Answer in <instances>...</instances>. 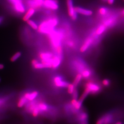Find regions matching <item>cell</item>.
I'll return each instance as SVG.
<instances>
[{
  "mask_svg": "<svg viewBox=\"0 0 124 124\" xmlns=\"http://www.w3.org/2000/svg\"><path fill=\"white\" fill-rule=\"evenodd\" d=\"M58 23L55 17H51L45 20L38 26V31L41 34H49L53 31Z\"/></svg>",
  "mask_w": 124,
  "mask_h": 124,
  "instance_id": "cell-1",
  "label": "cell"
},
{
  "mask_svg": "<svg viewBox=\"0 0 124 124\" xmlns=\"http://www.w3.org/2000/svg\"><path fill=\"white\" fill-rule=\"evenodd\" d=\"M52 46L54 48L58 55L61 57L62 53L61 42L62 35L60 31L54 30L48 34Z\"/></svg>",
  "mask_w": 124,
  "mask_h": 124,
  "instance_id": "cell-2",
  "label": "cell"
},
{
  "mask_svg": "<svg viewBox=\"0 0 124 124\" xmlns=\"http://www.w3.org/2000/svg\"><path fill=\"white\" fill-rule=\"evenodd\" d=\"M100 90L101 87L97 83L91 81L87 82L85 84L84 92L79 99L83 101L89 94H98Z\"/></svg>",
  "mask_w": 124,
  "mask_h": 124,
  "instance_id": "cell-3",
  "label": "cell"
},
{
  "mask_svg": "<svg viewBox=\"0 0 124 124\" xmlns=\"http://www.w3.org/2000/svg\"><path fill=\"white\" fill-rule=\"evenodd\" d=\"M12 5L13 9L17 13H23L25 12V8L22 0H8Z\"/></svg>",
  "mask_w": 124,
  "mask_h": 124,
  "instance_id": "cell-4",
  "label": "cell"
},
{
  "mask_svg": "<svg viewBox=\"0 0 124 124\" xmlns=\"http://www.w3.org/2000/svg\"><path fill=\"white\" fill-rule=\"evenodd\" d=\"M114 115L111 113H108L99 118L96 124H111L114 120Z\"/></svg>",
  "mask_w": 124,
  "mask_h": 124,
  "instance_id": "cell-5",
  "label": "cell"
},
{
  "mask_svg": "<svg viewBox=\"0 0 124 124\" xmlns=\"http://www.w3.org/2000/svg\"><path fill=\"white\" fill-rule=\"evenodd\" d=\"M42 6L52 11L57 10L59 8L58 3L56 0H44Z\"/></svg>",
  "mask_w": 124,
  "mask_h": 124,
  "instance_id": "cell-6",
  "label": "cell"
},
{
  "mask_svg": "<svg viewBox=\"0 0 124 124\" xmlns=\"http://www.w3.org/2000/svg\"><path fill=\"white\" fill-rule=\"evenodd\" d=\"M67 6L69 16L72 20H75L77 19V13L75 11L72 0H67Z\"/></svg>",
  "mask_w": 124,
  "mask_h": 124,
  "instance_id": "cell-7",
  "label": "cell"
},
{
  "mask_svg": "<svg viewBox=\"0 0 124 124\" xmlns=\"http://www.w3.org/2000/svg\"><path fill=\"white\" fill-rule=\"evenodd\" d=\"M53 82L54 86L57 88H67L69 83L63 80L62 78L60 76H56L53 79Z\"/></svg>",
  "mask_w": 124,
  "mask_h": 124,
  "instance_id": "cell-8",
  "label": "cell"
},
{
  "mask_svg": "<svg viewBox=\"0 0 124 124\" xmlns=\"http://www.w3.org/2000/svg\"><path fill=\"white\" fill-rule=\"evenodd\" d=\"M94 41V38L91 37H90L86 39L83 45L80 48V51L81 52H84L89 48L91 45Z\"/></svg>",
  "mask_w": 124,
  "mask_h": 124,
  "instance_id": "cell-9",
  "label": "cell"
},
{
  "mask_svg": "<svg viewBox=\"0 0 124 124\" xmlns=\"http://www.w3.org/2000/svg\"><path fill=\"white\" fill-rule=\"evenodd\" d=\"M88 114L85 112H79L77 115V120L79 124L81 123L88 122Z\"/></svg>",
  "mask_w": 124,
  "mask_h": 124,
  "instance_id": "cell-10",
  "label": "cell"
},
{
  "mask_svg": "<svg viewBox=\"0 0 124 124\" xmlns=\"http://www.w3.org/2000/svg\"><path fill=\"white\" fill-rule=\"evenodd\" d=\"M74 9L77 13H79L84 15L90 16L93 14L92 11L90 10L86 9L81 7H74Z\"/></svg>",
  "mask_w": 124,
  "mask_h": 124,
  "instance_id": "cell-11",
  "label": "cell"
},
{
  "mask_svg": "<svg viewBox=\"0 0 124 124\" xmlns=\"http://www.w3.org/2000/svg\"><path fill=\"white\" fill-rule=\"evenodd\" d=\"M44 0H30L28 2V4L30 8H38L42 7Z\"/></svg>",
  "mask_w": 124,
  "mask_h": 124,
  "instance_id": "cell-12",
  "label": "cell"
},
{
  "mask_svg": "<svg viewBox=\"0 0 124 124\" xmlns=\"http://www.w3.org/2000/svg\"><path fill=\"white\" fill-rule=\"evenodd\" d=\"M61 63V57L57 55L53 56L52 58V68L56 69L60 65Z\"/></svg>",
  "mask_w": 124,
  "mask_h": 124,
  "instance_id": "cell-13",
  "label": "cell"
},
{
  "mask_svg": "<svg viewBox=\"0 0 124 124\" xmlns=\"http://www.w3.org/2000/svg\"><path fill=\"white\" fill-rule=\"evenodd\" d=\"M83 101L80 100H78V99H72L71 102V105L76 110L79 111L82 106Z\"/></svg>",
  "mask_w": 124,
  "mask_h": 124,
  "instance_id": "cell-14",
  "label": "cell"
},
{
  "mask_svg": "<svg viewBox=\"0 0 124 124\" xmlns=\"http://www.w3.org/2000/svg\"><path fill=\"white\" fill-rule=\"evenodd\" d=\"M35 8H30L24 16L23 20L24 21L26 22L27 21L30 19V18L31 17H32L33 15L35 14Z\"/></svg>",
  "mask_w": 124,
  "mask_h": 124,
  "instance_id": "cell-15",
  "label": "cell"
},
{
  "mask_svg": "<svg viewBox=\"0 0 124 124\" xmlns=\"http://www.w3.org/2000/svg\"><path fill=\"white\" fill-rule=\"evenodd\" d=\"M31 64L34 69H41L45 68L44 66L41 62L40 63L37 59H33L31 62Z\"/></svg>",
  "mask_w": 124,
  "mask_h": 124,
  "instance_id": "cell-16",
  "label": "cell"
},
{
  "mask_svg": "<svg viewBox=\"0 0 124 124\" xmlns=\"http://www.w3.org/2000/svg\"><path fill=\"white\" fill-rule=\"evenodd\" d=\"M37 106L41 113L47 112L49 109V106L44 102H41L39 104L37 103Z\"/></svg>",
  "mask_w": 124,
  "mask_h": 124,
  "instance_id": "cell-17",
  "label": "cell"
},
{
  "mask_svg": "<svg viewBox=\"0 0 124 124\" xmlns=\"http://www.w3.org/2000/svg\"><path fill=\"white\" fill-rule=\"evenodd\" d=\"M53 57V54L50 52H43L39 54L40 58H41V60L50 58Z\"/></svg>",
  "mask_w": 124,
  "mask_h": 124,
  "instance_id": "cell-18",
  "label": "cell"
},
{
  "mask_svg": "<svg viewBox=\"0 0 124 124\" xmlns=\"http://www.w3.org/2000/svg\"><path fill=\"white\" fill-rule=\"evenodd\" d=\"M28 102V100L23 95L19 98V100L18 103H17L18 107L19 108L23 107L27 104Z\"/></svg>",
  "mask_w": 124,
  "mask_h": 124,
  "instance_id": "cell-19",
  "label": "cell"
},
{
  "mask_svg": "<svg viewBox=\"0 0 124 124\" xmlns=\"http://www.w3.org/2000/svg\"><path fill=\"white\" fill-rule=\"evenodd\" d=\"M106 27L104 24H102L99 25L96 31V35H100L103 34L106 30Z\"/></svg>",
  "mask_w": 124,
  "mask_h": 124,
  "instance_id": "cell-20",
  "label": "cell"
},
{
  "mask_svg": "<svg viewBox=\"0 0 124 124\" xmlns=\"http://www.w3.org/2000/svg\"><path fill=\"white\" fill-rule=\"evenodd\" d=\"M38 92L36 91L30 92L28 100L30 102L33 101V100H35V99H36V98L38 96Z\"/></svg>",
  "mask_w": 124,
  "mask_h": 124,
  "instance_id": "cell-21",
  "label": "cell"
},
{
  "mask_svg": "<svg viewBox=\"0 0 124 124\" xmlns=\"http://www.w3.org/2000/svg\"><path fill=\"white\" fill-rule=\"evenodd\" d=\"M82 76L81 73H78L76 75V77L75 78L74 81L73 82V84L75 86V87H76L77 86L79 82H80L81 80L82 79Z\"/></svg>",
  "mask_w": 124,
  "mask_h": 124,
  "instance_id": "cell-22",
  "label": "cell"
},
{
  "mask_svg": "<svg viewBox=\"0 0 124 124\" xmlns=\"http://www.w3.org/2000/svg\"><path fill=\"white\" fill-rule=\"evenodd\" d=\"M81 75L82 76V77L84 78H89L91 75V72L90 70L88 69H85L82 71Z\"/></svg>",
  "mask_w": 124,
  "mask_h": 124,
  "instance_id": "cell-23",
  "label": "cell"
},
{
  "mask_svg": "<svg viewBox=\"0 0 124 124\" xmlns=\"http://www.w3.org/2000/svg\"><path fill=\"white\" fill-rule=\"evenodd\" d=\"M31 113L32 114L33 116L34 117H36L38 116L41 113V111L39 109L38 106H37V103L35 107L33 109L31 112Z\"/></svg>",
  "mask_w": 124,
  "mask_h": 124,
  "instance_id": "cell-24",
  "label": "cell"
},
{
  "mask_svg": "<svg viewBox=\"0 0 124 124\" xmlns=\"http://www.w3.org/2000/svg\"><path fill=\"white\" fill-rule=\"evenodd\" d=\"M27 24L30 26L31 28H32L33 29H35V30H37L38 28V25H37V24L34 21L31 20V19H29L28 20L26 21Z\"/></svg>",
  "mask_w": 124,
  "mask_h": 124,
  "instance_id": "cell-25",
  "label": "cell"
},
{
  "mask_svg": "<svg viewBox=\"0 0 124 124\" xmlns=\"http://www.w3.org/2000/svg\"><path fill=\"white\" fill-rule=\"evenodd\" d=\"M75 86L73 85V83H70L67 86V92L70 94H72L73 93V91L75 89Z\"/></svg>",
  "mask_w": 124,
  "mask_h": 124,
  "instance_id": "cell-26",
  "label": "cell"
},
{
  "mask_svg": "<svg viewBox=\"0 0 124 124\" xmlns=\"http://www.w3.org/2000/svg\"><path fill=\"white\" fill-rule=\"evenodd\" d=\"M21 55V53L20 52H18L15 53L13 57L11 58V61L12 62H14L17 60L20 57Z\"/></svg>",
  "mask_w": 124,
  "mask_h": 124,
  "instance_id": "cell-27",
  "label": "cell"
},
{
  "mask_svg": "<svg viewBox=\"0 0 124 124\" xmlns=\"http://www.w3.org/2000/svg\"><path fill=\"white\" fill-rule=\"evenodd\" d=\"M99 13L101 15H104L106 14L107 13V10L106 8L104 7L100 8L99 9Z\"/></svg>",
  "mask_w": 124,
  "mask_h": 124,
  "instance_id": "cell-28",
  "label": "cell"
},
{
  "mask_svg": "<svg viewBox=\"0 0 124 124\" xmlns=\"http://www.w3.org/2000/svg\"><path fill=\"white\" fill-rule=\"evenodd\" d=\"M72 95L73 99H78L79 93H78V90L75 88V89H74V90L73 91V94H72Z\"/></svg>",
  "mask_w": 124,
  "mask_h": 124,
  "instance_id": "cell-29",
  "label": "cell"
},
{
  "mask_svg": "<svg viewBox=\"0 0 124 124\" xmlns=\"http://www.w3.org/2000/svg\"><path fill=\"white\" fill-rule=\"evenodd\" d=\"M102 85L104 86H109L110 84V81L109 80L107 79H104V80H103L102 81Z\"/></svg>",
  "mask_w": 124,
  "mask_h": 124,
  "instance_id": "cell-30",
  "label": "cell"
},
{
  "mask_svg": "<svg viewBox=\"0 0 124 124\" xmlns=\"http://www.w3.org/2000/svg\"><path fill=\"white\" fill-rule=\"evenodd\" d=\"M114 0H107L106 2L109 4V5H112L114 2Z\"/></svg>",
  "mask_w": 124,
  "mask_h": 124,
  "instance_id": "cell-31",
  "label": "cell"
},
{
  "mask_svg": "<svg viewBox=\"0 0 124 124\" xmlns=\"http://www.w3.org/2000/svg\"><path fill=\"white\" fill-rule=\"evenodd\" d=\"M4 67V66L3 65L0 64V70L2 69H3Z\"/></svg>",
  "mask_w": 124,
  "mask_h": 124,
  "instance_id": "cell-32",
  "label": "cell"
},
{
  "mask_svg": "<svg viewBox=\"0 0 124 124\" xmlns=\"http://www.w3.org/2000/svg\"><path fill=\"white\" fill-rule=\"evenodd\" d=\"M2 21H3V18L2 17H0V24L2 23Z\"/></svg>",
  "mask_w": 124,
  "mask_h": 124,
  "instance_id": "cell-33",
  "label": "cell"
},
{
  "mask_svg": "<svg viewBox=\"0 0 124 124\" xmlns=\"http://www.w3.org/2000/svg\"><path fill=\"white\" fill-rule=\"evenodd\" d=\"M3 103V101L2 99H0V106H1Z\"/></svg>",
  "mask_w": 124,
  "mask_h": 124,
  "instance_id": "cell-34",
  "label": "cell"
},
{
  "mask_svg": "<svg viewBox=\"0 0 124 124\" xmlns=\"http://www.w3.org/2000/svg\"><path fill=\"white\" fill-rule=\"evenodd\" d=\"M115 124H123L121 122L119 121V122H117V123H116Z\"/></svg>",
  "mask_w": 124,
  "mask_h": 124,
  "instance_id": "cell-35",
  "label": "cell"
},
{
  "mask_svg": "<svg viewBox=\"0 0 124 124\" xmlns=\"http://www.w3.org/2000/svg\"><path fill=\"white\" fill-rule=\"evenodd\" d=\"M122 14L124 15V9L122 11Z\"/></svg>",
  "mask_w": 124,
  "mask_h": 124,
  "instance_id": "cell-36",
  "label": "cell"
},
{
  "mask_svg": "<svg viewBox=\"0 0 124 124\" xmlns=\"http://www.w3.org/2000/svg\"><path fill=\"white\" fill-rule=\"evenodd\" d=\"M103 2H107V0H102Z\"/></svg>",
  "mask_w": 124,
  "mask_h": 124,
  "instance_id": "cell-37",
  "label": "cell"
},
{
  "mask_svg": "<svg viewBox=\"0 0 124 124\" xmlns=\"http://www.w3.org/2000/svg\"></svg>",
  "mask_w": 124,
  "mask_h": 124,
  "instance_id": "cell-38",
  "label": "cell"
},
{
  "mask_svg": "<svg viewBox=\"0 0 124 124\" xmlns=\"http://www.w3.org/2000/svg\"><path fill=\"white\" fill-rule=\"evenodd\" d=\"M123 0V1H124V0Z\"/></svg>",
  "mask_w": 124,
  "mask_h": 124,
  "instance_id": "cell-39",
  "label": "cell"
}]
</instances>
